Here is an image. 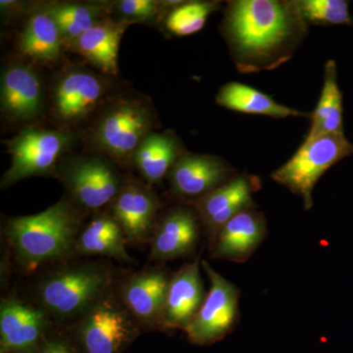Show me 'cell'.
I'll return each instance as SVG.
<instances>
[{
	"label": "cell",
	"mask_w": 353,
	"mask_h": 353,
	"mask_svg": "<svg viewBox=\"0 0 353 353\" xmlns=\"http://www.w3.org/2000/svg\"><path fill=\"white\" fill-rule=\"evenodd\" d=\"M81 225L80 211L64 197L39 214L11 218L6 233L18 264L32 271L75 253Z\"/></svg>",
	"instance_id": "obj_2"
},
{
	"label": "cell",
	"mask_w": 353,
	"mask_h": 353,
	"mask_svg": "<svg viewBox=\"0 0 353 353\" xmlns=\"http://www.w3.org/2000/svg\"><path fill=\"white\" fill-rule=\"evenodd\" d=\"M0 353H8V352H6V350H0Z\"/></svg>",
	"instance_id": "obj_31"
},
{
	"label": "cell",
	"mask_w": 353,
	"mask_h": 353,
	"mask_svg": "<svg viewBox=\"0 0 353 353\" xmlns=\"http://www.w3.org/2000/svg\"><path fill=\"white\" fill-rule=\"evenodd\" d=\"M171 276L161 268L132 274L118 292L121 303L141 329L164 330L163 314Z\"/></svg>",
	"instance_id": "obj_12"
},
{
	"label": "cell",
	"mask_w": 353,
	"mask_h": 353,
	"mask_svg": "<svg viewBox=\"0 0 353 353\" xmlns=\"http://www.w3.org/2000/svg\"><path fill=\"white\" fill-rule=\"evenodd\" d=\"M216 103L229 110L276 119L307 117V113L278 103L270 95L239 82L225 83L216 95Z\"/></svg>",
	"instance_id": "obj_21"
},
{
	"label": "cell",
	"mask_w": 353,
	"mask_h": 353,
	"mask_svg": "<svg viewBox=\"0 0 353 353\" xmlns=\"http://www.w3.org/2000/svg\"><path fill=\"white\" fill-rule=\"evenodd\" d=\"M219 1L183 2L169 11L165 27L171 34L176 37H188L201 31L209 16L218 7Z\"/></svg>",
	"instance_id": "obj_26"
},
{
	"label": "cell",
	"mask_w": 353,
	"mask_h": 353,
	"mask_svg": "<svg viewBox=\"0 0 353 353\" xmlns=\"http://www.w3.org/2000/svg\"><path fill=\"white\" fill-rule=\"evenodd\" d=\"M201 266L210 281V289L201 309L185 333L192 345H214L232 333L240 317V290L215 271L205 260Z\"/></svg>",
	"instance_id": "obj_6"
},
{
	"label": "cell",
	"mask_w": 353,
	"mask_h": 353,
	"mask_svg": "<svg viewBox=\"0 0 353 353\" xmlns=\"http://www.w3.org/2000/svg\"><path fill=\"white\" fill-rule=\"evenodd\" d=\"M61 178L72 201L88 210L111 203L123 185L112 165L97 157L75 160L65 167Z\"/></svg>",
	"instance_id": "obj_9"
},
{
	"label": "cell",
	"mask_w": 353,
	"mask_h": 353,
	"mask_svg": "<svg viewBox=\"0 0 353 353\" xmlns=\"http://www.w3.org/2000/svg\"><path fill=\"white\" fill-rule=\"evenodd\" d=\"M162 2L152 0H123L118 4V11L128 20H146L157 15Z\"/></svg>",
	"instance_id": "obj_29"
},
{
	"label": "cell",
	"mask_w": 353,
	"mask_h": 353,
	"mask_svg": "<svg viewBox=\"0 0 353 353\" xmlns=\"http://www.w3.org/2000/svg\"><path fill=\"white\" fill-rule=\"evenodd\" d=\"M268 233L264 213L245 209L224 225L209 243L211 257L245 263L263 243Z\"/></svg>",
	"instance_id": "obj_15"
},
{
	"label": "cell",
	"mask_w": 353,
	"mask_h": 353,
	"mask_svg": "<svg viewBox=\"0 0 353 353\" xmlns=\"http://www.w3.org/2000/svg\"><path fill=\"white\" fill-rule=\"evenodd\" d=\"M111 208V216L119 224L127 243L141 245L150 241L157 224L159 201L150 188L137 181L123 183Z\"/></svg>",
	"instance_id": "obj_14"
},
{
	"label": "cell",
	"mask_w": 353,
	"mask_h": 353,
	"mask_svg": "<svg viewBox=\"0 0 353 353\" xmlns=\"http://www.w3.org/2000/svg\"><path fill=\"white\" fill-rule=\"evenodd\" d=\"M61 32L62 38L75 41L99 22V9L85 4H57L46 10Z\"/></svg>",
	"instance_id": "obj_27"
},
{
	"label": "cell",
	"mask_w": 353,
	"mask_h": 353,
	"mask_svg": "<svg viewBox=\"0 0 353 353\" xmlns=\"http://www.w3.org/2000/svg\"><path fill=\"white\" fill-rule=\"evenodd\" d=\"M183 154L175 136L169 132H150L134 153V161L143 179L148 183H158Z\"/></svg>",
	"instance_id": "obj_23"
},
{
	"label": "cell",
	"mask_w": 353,
	"mask_h": 353,
	"mask_svg": "<svg viewBox=\"0 0 353 353\" xmlns=\"http://www.w3.org/2000/svg\"><path fill=\"white\" fill-rule=\"evenodd\" d=\"M52 321L36 304L16 296L0 305V350L8 353H34L51 329Z\"/></svg>",
	"instance_id": "obj_11"
},
{
	"label": "cell",
	"mask_w": 353,
	"mask_h": 353,
	"mask_svg": "<svg viewBox=\"0 0 353 353\" xmlns=\"http://www.w3.org/2000/svg\"><path fill=\"white\" fill-rule=\"evenodd\" d=\"M196 210L175 208L157 223L150 239V259L168 261L194 252L201 236Z\"/></svg>",
	"instance_id": "obj_16"
},
{
	"label": "cell",
	"mask_w": 353,
	"mask_h": 353,
	"mask_svg": "<svg viewBox=\"0 0 353 353\" xmlns=\"http://www.w3.org/2000/svg\"><path fill=\"white\" fill-rule=\"evenodd\" d=\"M34 353H80L68 331L51 329Z\"/></svg>",
	"instance_id": "obj_30"
},
{
	"label": "cell",
	"mask_w": 353,
	"mask_h": 353,
	"mask_svg": "<svg viewBox=\"0 0 353 353\" xmlns=\"http://www.w3.org/2000/svg\"><path fill=\"white\" fill-rule=\"evenodd\" d=\"M104 88L101 79L85 71L65 74L55 88L57 117L64 122L82 119L101 101Z\"/></svg>",
	"instance_id": "obj_19"
},
{
	"label": "cell",
	"mask_w": 353,
	"mask_h": 353,
	"mask_svg": "<svg viewBox=\"0 0 353 353\" xmlns=\"http://www.w3.org/2000/svg\"><path fill=\"white\" fill-rule=\"evenodd\" d=\"M62 39L57 22L44 11L30 18L21 34L19 46L24 54L37 61L53 62L61 52Z\"/></svg>",
	"instance_id": "obj_25"
},
{
	"label": "cell",
	"mask_w": 353,
	"mask_h": 353,
	"mask_svg": "<svg viewBox=\"0 0 353 353\" xmlns=\"http://www.w3.org/2000/svg\"><path fill=\"white\" fill-rule=\"evenodd\" d=\"M129 24L99 21L74 41L75 50L103 73L116 75L121 39Z\"/></svg>",
	"instance_id": "obj_20"
},
{
	"label": "cell",
	"mask_w": 353,
	"mask_h": 353,
	"mask_svg": "<svg viewBox=\"0 0 353 353\" xmlns=\"http://www.w3.org/2000/svg\"><path fill=\"white\" fill-rule=\"evenodd\" d=\"M43 87L38 74L29 66L13 65L1 79V109L14 120H29L39 115Z\"/></svg>",
	"instance_id": "obj_18"
},
{
	"label": "cell",
	"mask_w": 353,
	"mask_h": 353,
	"mask_svg": "<svg viewBox=\"0 0 353 353\" xmlns=\"http://www.w3.org/2000/svg\"><path fill=\"white\" fill-rule=\"evenodd\" d=\"M201 264L196 259L171 276L165 301L164 330L185 331L201 309L206 296Z\"/></svg>",
	"instance_id": "obj_17"
},
{
	"label": "cell",
	"mask_w": 353,
	"mask_h": 353,
	"mask_svg": "<svg viewBox=\"0 0 353 353\" xmlns=\"http://www.w3.org/2000/svg\"><path fill=\"white\" fill-rule=\"evenodd\" d=\"M70 139L71 137L66 132L34 128L7 141L11 166L2 176L1 187L50 173L69 145Z\"/></svg>",
	"instance_id": "obj_7"
},
{
	"label": "cell",
	"mask_w": 353,
	"mask_h": 353,
	"mask_svg": "<svg viewBox=\"0 0 353 353\" xmlns=\"http://www.w3.org/2000/svg\"><path fill=\"white\" fill-rule=\"evenodd\" d=\"M126 236L111 215H99L83 228L76 243V253L110 257L121 263L131 264L126 250Z\"/></svg>",
	"instance_id": "obj_22"
},
{
	"label": "cell",
	"mask_w": 353,
	"mask_h": 353,
	"mask_svg": "<svg viewBox=\"0 0 353 353\" xmlns=\"http://www.w3.org/2000/svg\"><path fill=\"white\" fill-rule=\"evenodd\" d=\"M111 284L112 274L105 265H67L39 281L34 304L52 323L72 326L110 292Z\"/></svg>",
	"instance_id": "obj_3"
},
{
	"label": "cell",
	"mask_w": 353,
	"mask_h": 353,
	"mask_svg": "<svg viewBox=\"0 0 353 353\" xmlns=\"http://www.w3.org/2000/svg\"><path fill=\"white\" fill-rule=\"evenodd\" d=\"M141 329L110 290L68 333L80 353H123L139 338Z\"/></svg>",
	"instance_id": "obj_5"
},
{
	"label": "cell",
	"mask_w": 353,
	"mask_h": 353,
	"mask_svg": "<svg viewBox=\"0 0 353 353\" xmlns=\"http://www.w3.org/2000/svg\"><path fill=\"white\" fill-rule=\"evenodd\" d=\"M152 118L138 101L117 102L102 116L95 141L99 148L118 159L134 157L141 141L150 134Z\"/></svg>",
	"instance_id": "obj_8"
},
{
	"label": "cell",
	"mask_w": 353,
	"mask_h": 353,
	"mask_svg": "<svg viewBox=\"0 0 353 353\" xmlns=\"http://www.w3.org/2000/svg\"><path fill=\"white\" fill-rule=\"evenodd\" d=\"M299 0L228 2L223 36L241 74L272 71L290 61L308 34Z\"/></svg>",
	"instance_id": "obj_1"
},
{
	"label": "cell",
	"mask_w": 353,
	"mask_h": 353,
	"mask_svg": "<svg viewBox=\"0 0 353 353\" xmlns=\"http://www.w3.org/2000/svg\"><path fill=\"white\" fill-rule=\"evenodd\" d=\"M168 175L175 194L192 203L229 182L239 173L222 158L185 153Z\"/></svg>",
	"instance_id": "obj_13"
},
{
	"label": "cell",
	"mask_w": 353,
	"mask_h": 353,
	"mask_svg": "<svg viewBox=\"0 0 353 353\" xmlns=\"http://www.w3.org/2000/svg\"><path fill=\"white\" fill-rule=\"evenodd\" d=\"M306 138L343 132V92L338 83V67L334 60L325 65L324 83L317 105L310 115Z\"/></svg>",
	"instance_id": "obj_24"
},
{
	"label": "cell",
	"mask_w": 353,
	"mask_h": 353,
	"mask_svg": "<svg viewBox=\"0 0 353 353\" xmlns=\"http://www.w3.org/2000/svg\"><path fill=\"white\" fill-rule=\"evenodd\" d=\"M353 155V143L345 134H327L305 138L299 150L271 178L301 197L305 210L313 208V190L331 167Z\"/></svg>",
	"instance_id": "obj_4"
},
{
	"label": "cell",
	"mask_w": 353,
	"mask_h": 353,
	"mask_svg": "<svg viewBox=\"0 0 353 353\" xmlns=\"http://www.w3.org/2000/svg\"><path fill=\"white\" fill-rule=\"evenodd\" d=\"M299 6L308 25L353 27V17L345 0H299Z\"/></svg>",
	"instance_id": "obj_28"
},
{
	"label": "cell",
	"mask_w": 353,
	"mask_h": 353,
	"mask_svg": "<svg viewBox=\"0 0 353 353\" xmlns=\"http://www.w3.org/2000/svg\"><path fill=\"white\" fill-rule=\"evenodd\" d=\"M260 189L261 182L259 176L245 172L190 203L205 229L209 243L232 218L245 209L256 208L253 194Z\"/></svg>",
	"instance_id": "obj_10"
}]
</instances>
